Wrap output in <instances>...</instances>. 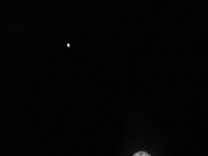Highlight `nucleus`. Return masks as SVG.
I'll use <instances>...</instances> for the list:
<instances>
[{
  "mask_svg": "<svg viewBox=\"0 0 208 156\" xmlns=\"http://www.w3.org/2000/svg\"><path fill=\"white\" fill-rule=\"evenodd\" d=\"M133 156H151L150 154H148L147 152L144 151H140L135 153Z\"/></svg>",
  "mask_w": 208,
  "mask_h": 156,
  "instance_id": "1",
  "label": "nucleus"
}]
</instances>
